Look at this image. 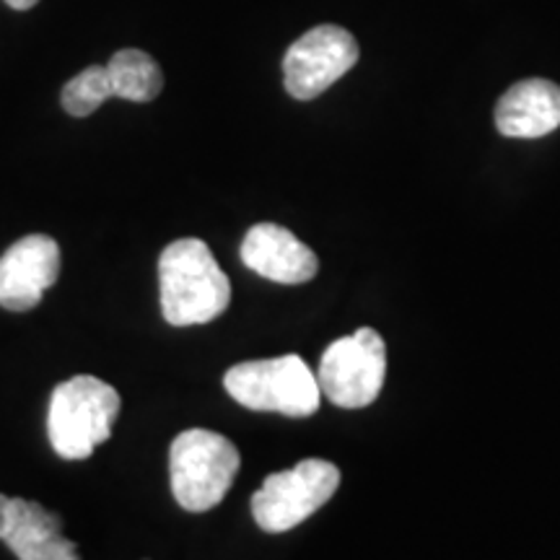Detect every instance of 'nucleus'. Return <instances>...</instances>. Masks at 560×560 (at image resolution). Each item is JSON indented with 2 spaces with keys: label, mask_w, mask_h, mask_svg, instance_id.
I'll return each mask as SVG.
<instances>
[{
  "label": "nucleus",
  "mask_w": 560,
  "mask_h": 560,
  "mask_svg": "<svg viewBox=\"0 0 560 560\" xmlns=\"http://www.w3.org/2000/svg\"><path fill=\"white\" fill-rule=\"evenodd\" d=\"M340 470L327 459H301L291 470L268 475L252 495V516L260 529L278 535L299 527L332 499Z\"/></svg>",
  "instance_id": "39448f33"
},
{
  "label": "nucleus",
  "mask_w": 560,
  "mask_h": 560,
  "mask_svg": "<svg viewBox=\"0 0 560 560\" xmlns=\"http://www.w3.org/2000/svg\"><path fill=\"white\" fill-rule=\"evenodd\" d=\"M112 91L128 102H153L164 89L159 62L143 50H120L107 62Z\"/></svg>",
  "instance_id": "f8f14e48"
},
{
  "label": "nucleus",
  "mask_w": 560,
  "mask_h": 560,
  "mask_svg": "<svg viewBox=\"0 0 560 560\" xmlns=\"http://www.w3.org/2000/svg\"><path fill=\"white\" fill-rule=\"evenodd\" d=\"M5 3L16 11H26V9H32V5H37L39 0H5Z\"/></svg>",
  "instance_id": "4468645a"
},
{
  "label": "nucleus",
  "mask_w": 560,
  "mask_h": 560,
  "mask_svg": "<svg viewBox=\"0 0 560 560\" xmlns=\"http://www.w3.org/2000/svg\"><path fill=\"white\" fill-rule=\"evenodd\" d=\"M495 125L506 138H542L560 128V86L545 79L514 83L495 107Z\"/></svg>",
  "instance_id": "9b49d317"
},
{
  "label": "nucleus",
  "mask_w": 560,
  "mask_h": 560,
  "mask_svg": "<svg viewBox=\"0 0 560 560\" xmlns=\"http://www.w3.org/2000/svg\"><path fill=\"white\" fill-rule=\"evenodd\" d=\"M60 247L52 236L30 234L0 257V306L30 312L60 278Z\"/></svg>",
  "instance_id": "6e6552de"
},
{
  "label": "nucleus",
  "mask_w": 560,
  "mask_h": 560,
  "mask_svg": "<svg viewBox=\"0 0 560 560\" xmlns=\"http://www.w3.org/2000/svg\"><path fill=\"white\" fill-rule=\"evenodd\" d=\"M161 312L174 327L206 325L231 304L229 276L202 240H177L159 257Z\"/></svg>",
  "instance_id": "f257e3e1"
},
{
  "label": "nucleus",
  "mask_w": 560,
  "mask_h": 560,
  "mask_svg": "<svg viewBox=\"0 0 560 560\" xmlns=\"http://www.w3.org/2000/svg\"><path fill=\"white\" fill-rule=\"evenodd\" d=\"M242 262L257 276L285 285L306 283L319 270L312 247L278 223H257L247 231L242 242Z\"/></svg>",
  "instance_id": "9d476101"
},
{
  "label": "nucleus",
  "mask_w": 560,
  "mask_h": 560,
  "mask_svg": "<svg viewBox=\"0 0 560 560\" xmlns=\"http://www.w3.org/2000/svg\"><path fill=\"white\" fill-rule=\"evenodd\" d=\"M223 387L244 408L285 418H310L322 402L317 376L293 353L236 363L223 376Z\"/></svg>",
  "instance_id": "20e7f679"
},
{
  "label": "nucleus",
  "mask_w": 560,
  "mask_h": 560,
  "mask_svg": "<svg viewBox=\"0 0 560 560\" xmlns=\"http://www.w3.org/2000/svg\"><path fill=\"white\" fill-rule=\"evenodd\" d=\"M0 540L19 560H81L79 545L62 535V520L37 501L0 493Z\"/></svg>",
  "instance_id": "1a4fd4ad"
},
{
  "label": "nucleus",
  "mask_w": 560,
  "mask_h": 560,
  "mask_svg": "<svg viewBox=\"0 0 560 560\" xmlns=\"http://www.w3.org/2000/svg\"><path fill=\"white\" fill-rule=\"evenodd\" d=\"M359 62V42L342 26L322 24L289 47L283 58L285 91L299 102L317 100Z\"/></svg>",
  "instance_id": "0eeeda50"
},
{
  "label": "nucleus",
  "mask_w": 560,
  "mask_h": 560,
  "mask_svg": "<svg viewBox=\"0 0 560 560\" xmlns=\"http://www.w3.org/2000/svg\"><path fill=\"white\" fill-rule=\"evenodd\" d=\"M122 400L112 384L79 374L58 384L47 412V436L62 459H86L112 436Z\"/></svg>",
  "instance_id": "f03ea898"
},
{
  "label": "nucleus",
  "mask_w": 560,
  "mask_h": 560,
  "mask_svg": "<svg viewBox=\"0 0 560 560\" xmlns=\"http://www.w3.org/2000/svg\"><path fill=\"white\" fill-rule=\"evenodd\" d=\"M384 380H387V346L371 327L335 340L319 361V389L338 408H366L380 397Z\"/></svg>",
  "instance_id": "423d86ee"
},
{
  "label": "nucleus",
  "mask_w": 560,
  "mask_h": 560,
  "mask_svg": "<svg viewBox=\"0 0 560 560\" xmlns=\"http://www.w3.org/2000/svg\"><path fill=\"white\" fill-rule=\"evenodd\" d=\"M242 467L240 450L221 433L208 429L182 431L172 441V493L185 511H210L226 499Z\"/></svg>",
  "instance_id": "7ed1b4c3"
},
{
  "label": "nucleus",
  "mask_w": 560,
  "mask_h": 560,
  "mask_svg": "<svg viewBox=\"0 0 560 560\" xmlns=\"http://www.w3.org/2000/svg\"><path fill=\"white\" fill-rule=\"evenodd\" d=\"M112 79L107 66H91L70 79L62 89V109L73 117H89L112 100Z\"/></svg>",
  "instance_id": "ddd939ff"
}]
</instances>
